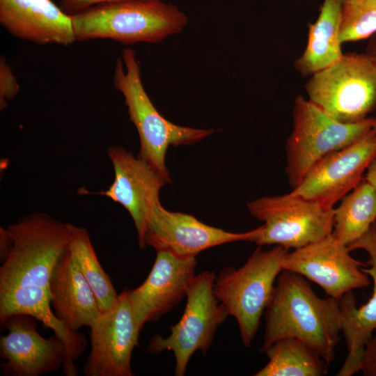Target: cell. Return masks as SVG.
<instances>
[{
  "label": "cell",
  "mask_w": 376,
  "mask_h": 376,
  "mask_svg": "<svg viewBox=\"0 0 376 376\" xmlns=\"http://www.w3.org/2000/svg\"><path fill=\"white\" fill-rule=\"evenodd\" d=\"M72 226L45 213L26 216L7 227L10 248L0 267V323L15 314L29 315L52 329L65 345L63 374L77 375L75 361L84 352L83 334L72 332L55 316L50 304L53 267L68 246Z\"/></svg>",
  "instance_id": "6da1fadb"
},
{
  "label": "cell",
  "mask_w": 376,
  "mask_h": 376,
  "mask_svg": "<svg viewBox=\"0 0 376 376\" xmlns=\"http://www.w3.org/2000/svg\"><path fill=\"white\" fill-rule=\"evenodd\" d=\"M265 318L262 352L280 339L293 338L313 348L327 363L334 361L341 331L339 300L319 297L302 276L281 272Z\"/></svg>",
  "instance_id": "7a4b0ae2"
},
{
  "label": "cell",
  "mask_w": 376,
  "mask_h": 376,
  "mask_svg": "<svg viewBox=\"0 0 376 376\" xmlns=\"http://www.w3.org/2000/svg\"><path fill=\"white\" fill-rule=\"evenodd\" d=\"M70 16L75 41L107 38L125 45L158 42L187 23L176 6L161 0L106 2Z\"/></svg>",
  "instance_id": "3957f363"
},
{
  "label": "cell",
  "mask_w": 376,
  "mask_h": 376,
  "mask_svg": "<svg viewBox=\"0 0 376 376\" xmlns=\"http://www.w3.org/2000/svg\"><path fill=\"white\" fill-rule=\"evenodd\" d=\"M126 72L120 58L117 59L113 84L123 95L130 121L140 139L139 157L150 164L169 183L166 155L169 146L194 144L213 133L203 130L175 125L164 118L155 107L143 86L135 52L130 48L122 53Z\"/></svg>",
  "instance_id": "277c9868"
},
{
  "label": "cell",
  "mask_w": 376,
  "mask_h": 376,
  "mask_svg": "<svg viewBox=\"0 0 376 376\" xmlns=\"http://www.w3.org/2000/svg\"><path fill=\"white\" fill-rule=\"evenodd\" d=\"M288 251L281 246L267 251L259 246L243 266L237 269L225 267L215 278L214 296L228 315L236 320L245 347H249L254 339Z\"/></svg>",
  "instance_id": "5b68a950"
},
{
  "label": "cell",
  "mask_w": 376,
  "mask_h": 376,
  "mask_svg": "<svg viewBox=\"0 0 376 376\" xmlns=\"http://www.w3.org/2000/svg\"><path fill=\"white\" fill-rule=\"evenodd\" d=\"M375 120L368 118L356 123H341L308 98L297 95L292 110L293 128L285 147V173L292 189L320 159L366 135Z\"/></svg>",
  "instance_id": "8992f818"
},
{
  "label": "cell",
  "mask_w": 376,
  "mask_h": 376,
  "mask_svg": "<svg viewBox=\"0 0 376 376\" xmlns=\"http://www.w3.org/2000/svg\"><path fill=\"white\" fill-rule=\"evenodd\" d=\"M305 89L308 99L336 120L361 122L376 109V64L366 53L344 54L310 76Z\"/></svg>",
  "instance_id": "52a82bcc"
},
{
  "label": "cell",
  "mask_w": 376,
  "mask_h": 376,
  "mask_svg": "<svg viewBox=\"0 0 376 376\" xmlns=\"http://www.w3.org/2000/svg\"><path fill=\"white\" fill-rule=\"evenodd\" d=\"M251 216L263 221L253 242L299 249L332 233L334 207L290 192L265 196L247 203Z\"/></svg>",
  "instance_id": "ba28073f"
},
{
  "label": "cell",
  "mask_w": 376,
  "mask_h": 376,
  "mask_svg": "<svg viewBox=\"0 0 376 376\" xmlns=\"http://www.w3.org/2000/svg\"><path fill=\"white\" fill-rule=\"evenodd\" d=\"M215 278L211 271L196 275L188 289L187 301L180 320L171 328L168 337L155 335L148 343L149 352L173 353L177 376L185 374L189 361L196 351H201L203 355L207 353L218 327L229 316L214 296Z\"/></svg>",
  "instance_id": "9c48e42d"
},
{
  "label": "cell",
  "mask_w": 376,
  "mask_h": 376,
  "mask_svg": "<svg viewBox=\"0 0 376 376\" xmlns=\"http://www.w3.org/2000/svg\"><path fill=\"white\" fill-rule=\"evenodd\" d=\"M91 350L85 376H133L132 355L141 330L128 298V290L89 326Z\"/></svg>",
  "instance_id": "30bf717a"
},
{
  "label": "cell",
  "mask_w": 376,
  "mask_h": 376,
  "mask_svg": "<svg viewBox=\"0 0 376 376\" xmlns=\"http://www.w3.org/2000/svg\"><path fill=\"white\" fill-rule=\"evenodd\" d=\"M366 264L350 255L348 247L332 234L288 251L283 270L295 272L320 285L326 294L339 300L346 292L370 285L368 276L361 269Z\"/></svg>",
  "instance_id": "8fae6325"
},
{
  "label": "cell",
  "mask_w": 376,
  "mask_h": 376,
  "mask_svg": "<svg viewBox=\"0 0 376 376\" xmlns=\"http://www.w3.org/2000/svg\"><path fill=\"white\" fill-rule=\"evenodd\" d=\"M376 156V133L372 129L351 145L318 162L291 194L334 207L363 180Z\"/></svg>",
  "instance_id": "7c38bea8"
},
{
  "label": "cell",
  "mask_w": 376,
  "mask_h": 376,
  "mask_svg": "<svg viewBox=\"0 0 376 376\" xmlns=\"http://www.w3.org/2000/svg\"><path fill=\"white\" fill-rule=\"evenodd\" d=\"M37 319L26 314L8 318L1 327V373L5 376H40L63 367L67 357L63 341L56 334L48 338L37 331Z\"/></svg>",
  "instance_id": "4fadbf2b"
},
{
  "label": "cell",
  "mask_w": 376,
  "mask_h": 376,
  "mask_svg": "<svg viewBox=\"0 0 376 376\" xmlns=\"http://www.w3.org/2000/svg\"><path fill=\"white\" fill-rule=\"evenodd\" d=\"M259 227L244 233H231L213 227L195 217L156 205L149 219L145 245L166 251L178 257L191 258L209 248L237 241L253 242Z\"/></svg>",
  "instance_id": "5bb4252c"
},
{
  "label": "cell",
  "mask_w": 376,
  "mask_h": 376,
  "mask_svg": "<svg viewBox=\"0 0 376 376\" xmlns=\"http://www.w3.org/2000/svg\"><path fill=\"white\" fill-rule=\"evenodd\" d=\"M114 180L99 194L122 205L131 215L138 242L143 249L146 227L154 207L160 203L159 192L168 182L150 164L120 146L108 149Z\"/></svg>",
  "instance_id": "9a60e30c"
},
{
  "label": "cell",
  "mask_w": 376,
  "mask_h": 376,
  "mask_svg": "<svg viewBox=\"0 0 376 376\" xmlns=\"http://www.w3.org/2000/svg\"><path fill=\"white\" fill-rule=\"evenodd\" d=\"M196 257L181 258L166 251H157L153 266L145 281L128 290V298L142 329L159 320L187 295L196 276Z\"/></svg>",
  "instance_id": "2e32d148"
},
{
  "label": "cell",
  "mask_w": 376,
  "mask_h": 376,
  "mask_svg": "<svg viewBox=\"0 0 376 376\" xmlns=\"http://www.w3.org/2000/svg\"><path fill=\"white\" fill-rule=\"evenodd\" d=\"M350 251L364 250L369 256L368 267L361 270L373 281V293L368 301L358 307L352 291L340 299L341 331L345 338L348 354L338 371V376H350L360 370L361 355L366 343L376 331V226L374 224L360 239L347 246Z\"/></svg>",
  "instance_id": "e0dca14e"
},
{
  "label": "cell",
  "mask_w": 376,
  "mask_h": 376,
  "mask_svg": "<svg viewBox=\"0 0 376 376\" xmlns=\"http://www.w3.org/2000/svg\"><path fill=\"white\" fill-rule=\"evenodd\" d=\"M0 23L14 37L37 44L75 42L71 16L52 0H0Z\"/></svg>",
  "instance_id": "ac0fdd59"
},
{
  "label": "cell",
  "mask_w": 376,
  "mask_h": 376,
  "mask_svg": "<svg viewBox=\"0 0 376 376\" xmlns=\"http://www.w3.org/2000/svg\"><path fill=\"white\" fill-rule=\"evenodd\" d=\"M55 316L72 332L89 327L100 315L96 297L66 249L56 260L49 283Z\"/></svg>",
  "instance_id": "d6986e66"
},
{
  "label": "cell",
  "mask_w": 376,
  "mask_h": 376,
  "mask_svg": "<svg viewBox=\"0 0 376 376\" xmlns=\"http://www.w3.org/2000/svg\"><path fill=\"white\" fill-rule=\"evenodd\" d=\"M341 0H324L317 20L308 26V42L294 62L301 76H311L338 61L341 49Z\"/></svg>",
  "instance_id": "ffe728a7"
},
{
  "label": "cell",
  "mask_w": 376,
  "mask_h": 376,
  "mask_svg": "<svg viewBox=\"0 0 376 376\" xmlns=\"http://www.w3.org/2000/svg\"><path fill=\"white\" fill-rule=\"evenodd\" d=\"M263 352L269 361L256 376H321L327 373L329 363L299 339H280Z\"/></svg>",
  "instance_id": "44dd1931"
},
{
  "label": "cell",
  "mask_w": 376,
  "mask_h": 376,
  "mask_svg": "<svg viewBox=\"0 0 376 376\" xmlns=\"http://www.w3.org/2000/svg\"><path fill=\"white\" fill-rule=\"evenodd\" d=\"M376 221V193L364 179L335 209L332 235L347 246L363 236Z\"/></svg>",
  "instance_id": "7402d4cb"
},
{
  "label": "cell",
  "mask_w": 376,
  "mask_h": 376,
  "mask_svg": "<svg viewBox=\"0 0 376 376\" xmlns=\"http://www.w3.org/2000/svg\"><path fill=\"white\" fill-rule=\"evenodd\" d=\"M68 249L91 288L101 313L110 310L117 302L119 295L101 266L86 229L72 226Z\"/></svg>",
  "instance_id": "603a6c76"
},
{
  "label": "cell",
  "mask_w": 376,
  "mask_h": 376,
  "mask_svg": "<svg viewBox=\"0 0 376 376\" xmlns=\"http://www.w3.org/2000/svg\"><path fill=\"white\" fill-rule=\"evenodd\" d=\"M376 33V0H345L342 3V43L368 38Z\"/></svg>",
  "instance_id": "cb8c5ba5"
},
{
  "label": "cell",
  "mask_w": 376,
  "mask_h": 376,
  "mask_svg": "<svg viewBox=\"0 0 376 376\" xmlns=\"http://www.w3.org/2000/svg\"><path fill=\"white\" fill-rule=\"evenodd\" d=\"M19 91V85L4 57L0 59V109L3 110L8 101L13 99Z\"/></svg>",
  "instance_id": "d4e9b609"
},
{
  "label": "cell",
  "mask_w": 376,
  "mask_h": 376,
  "mask_svg": "<svg viewBox=\"0 0 376 376\" xmlns=\"http://www.w3.org/2000/svg\"><path fill=\"white\" fill-rule=\"evenodd\" d=\"M360 370L366 376H376V331L365 345L360 362Z\"/></svg>",
  "instance_id": "484cf974"
},
{
  "label": "cell",
  "mask_w": 376,
  "mask_h": 376,
  "mask_svg": "<svg viewBox=\"0 0 376 376\" xmlns=\"http://www.w3.org/2000/svg\"><path fill=\"white\" fill-rule=\"evenodd\" d=\"M123 0H61L60 7L68 15H72L93 6Z\"/></svg>",
  "instance_id": "4316f807"
},
{
  "label": "cell",
  "mask_w": 376,
  "mask_h": 376,
  "mask_svg": "<svg viewBox=\"0 0 376 376\" xmlns=\"http://www.w3.org/2000/svg\"><path fill=\"white\" fill-rule=\"evenodd\" d=\"M363 179L373 187L376 193V156L369 164Z\"/></svg>",
  "instance_id": "83f0119b"
},
{
  "label": "cell",
  "mask_w": 376,
  "mask_h": 376,
  "mask_svg": "<svg viewBox=\"0 0 376 376\" xmlns=\"http://www.w3.org/2000/svg\"><path fill=\"white\" fill-rule=\"evenodd\" d=\"M376 64V36L370 39L366 52Z\"/></svg>",
  "instance_id": "f1b7e54d"
},
{
  "label": "cell",
  "mask_w": 376,
  "mask_h": 376,
  "mask_svg": "<svg viewBox=\"0 0 376 376\" xmlns=\"http://www.w3.org/2000/svg\"><path fill=\"white\" fill-rule=\"evenodd\" d=\"M373 130L375 131V132L376 133V118H375V123H374V125L373 126Z\"/></svg>",
  "instance_id": "f546056e"
},
{
  "label": "cell",
  "mask_w": 376,
  "mask_h": 376,
  "mask_svg": "<svg viewBox=\"0 0 376 376\" xmlns=\"http://www.w3.org/2000/svg\"><path fill=\"white\" fill-rule=\"evenodd\" d=\"M345 1V0H341V1H342V3H343V2H344Z\"/></svg>",
  "instance_id": "4dcf8cb0"
},
{
  "label": "cell",
  "mask_w": 376,
  "mask_h": 376,
  "mask_svg": "<svg viewBox=\"0 0 376 376\" xmlns=\"http://www.w3.org/2000/svg\"><path fill=\"white\" fill-rule=\"evenodd\" d=\"M375 226H376V221L375 222Z\"/></svg>",
  "instance_id": "1f68e13d"
}]
</instances>
